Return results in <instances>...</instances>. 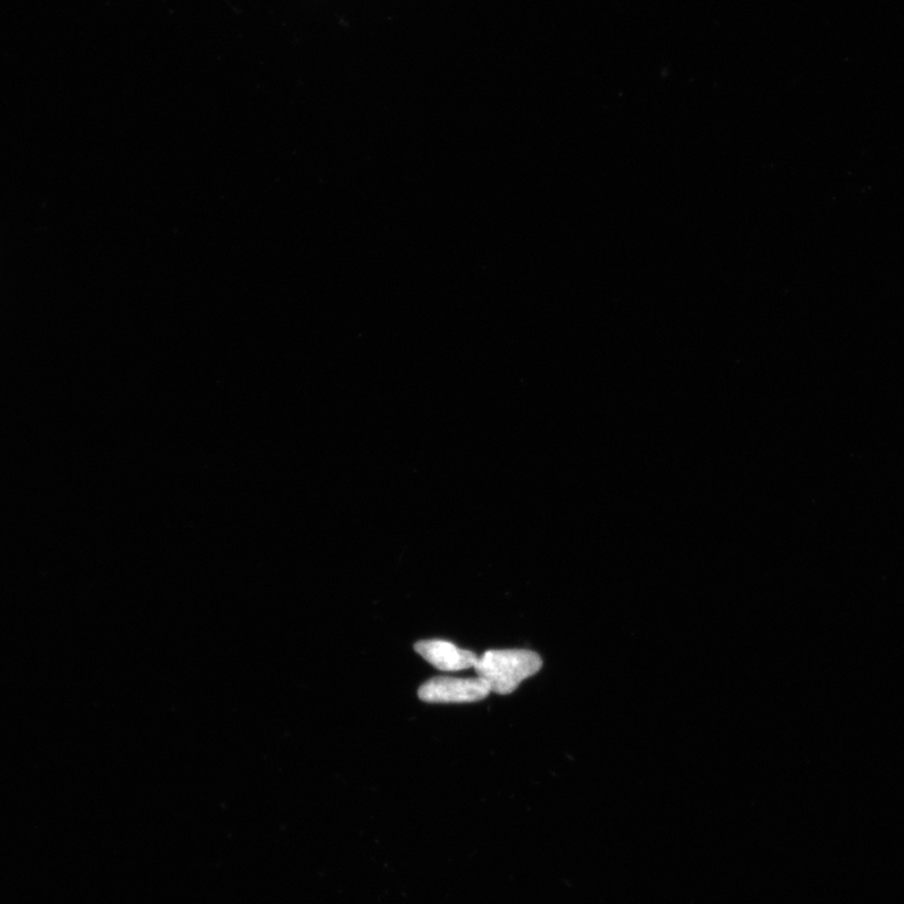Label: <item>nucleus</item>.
I'll return each mask as SVG.
<instances>
[{
  "mask_svg": "<svg viewBox=\"0 0 904 904\" xmlns=\"http://www.w3.org/2000/svg\"><path fill=\"white\" fill-rule=\"evenodd\" d=\"M543 660L527 650H490L482 653L476 667L478 677L486 679L491 693L513 694L524 679L538 674Z\"/></svg>",
  "mask_w": 904,
  "mask_h": 904,
  "instance_id": "1",
  "label": "nucleus"
},
{
  "mask_svg": "<svg viewBox=\"0 0 904 904\" xmlns=\"http://www.w3.org/2000/svg\"><path fill=\"white\" fill-rule=\"evenodd\" d=\"M415 651L429 665L445 673L473 668L479 660L477 653L459 649L454 643L444 640L420 641L415 644Z\"/></svg>",
  "mask_w": 904,
  "mask_h": 904,
  "instance_id": "3",
  "label": "nucleus"
},
{
  "mask_svg": "<svg viewBox=\"0 0 904 904\" xmlns=\"http://www.w3.org/2000/svg\"><path fill=\"white\" fill-rule=\"evenodd\" d=\"M490 686L480 677L455 678L438 676L418 688L420 700L428 704H468L484 700Z\"/></svg>",
  "mask_w": 904,
  "mask_h": 904,
  "instance_id": "2",
  "label": "nucleus"
}]
</instances>
